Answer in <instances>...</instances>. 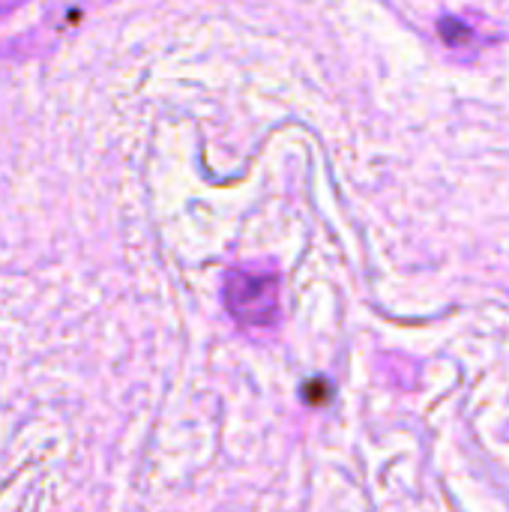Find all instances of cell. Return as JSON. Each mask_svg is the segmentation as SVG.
<instances>
[{
  "instance_id": "6da1fadb",
  "label": "cell",
  "mask_w": 509,
  "mask_h": 512,
  "mask_svg": "<svg viewBox=\"0 0 509 512\" xmlns=\"http://www.w3.org/2000/svg\"><path fill=\"white\" fill-rule=\"evenodd\" d=\"M222 297L225 309L246 327H276L279 321V279L273 273L228 270Z\"/></svg>"
},
{
  "instance_id": "7a4b0ae2",
  "label": "cell",
  "mask_w": 509,
  "mask_h": 512,
  "mask_svg": "<svg viewBox=\"0 0 509 512\" xmlns=\"http://www.w3.org/2000/svg\"><path fill=\"white\" fill-rule=\"evenodd\" d=\"M438 30L444 36V42H450V45H465V42L474 39V30L468 24H462L459 18H441L438 21Z\"/></svg>"
},
{
  "instance_id": "3957f363",
  "label": "cell",
  "mask_w": 509,
  "mask_h": 512,
  "mask_svg": "<svg viewBox=\"0 0 509 512\" xmlns=\"http://www.w3.org/2000/svg\"><path fill=\"white\" fill-rule=\"evenodd\" d=\"M303 399H306L309 405H324V402H330V384H327L324 378L306 384V387H303Z\"/></svg>"
}]
</instances>
